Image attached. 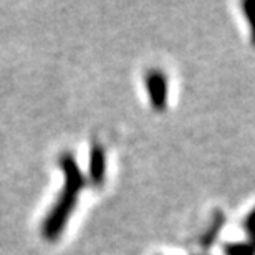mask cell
<instances>
[{
    "mask_svg": "<svg viewBox=\"0 0 255 255\" xmlns=\"http://www.w3.org/2000/svg\"><path fill=\"white\" fill-rule=\"evenodd\" d=\"M60 164H62V169L65 172V187L43 222V236L48 241H55L62 234L76 204V196L83 187V177H81V172L73 157L68 154L62 156Z\"/></svg>",
    "mask_w": 255,
    "mask_h": 255,
    "instance_id": "obj_1",
    "label": "cell"
},
{
    "mask_svg": "<svg viewBox=\"0 0 255 255\" xmlns=\"http://www.w3.org/2000/svg\"><path fill=\"white\" fill-rule=\"evenodd\" d=\"M147 88L151 91V100L157 110H162L166 105V80L159 71H152L147 76Z\"/></svg>",
    "mask_w": 255,
    "mask_h": 255,
    "instance_id": "obj_2",
    "label": "cell"
},
{
    "mask_svg": "<svg viewBox=\"0 0 255 255\" xmlns=\"http://www.w3.org/2000/svg\"><path fill=\"white\" fill-rule=\"evenodd\" d=\"M90 171L91 176H93L95 181H101L103 179V172H105V156L103 151L100 147H93L91 151V161H90Z\"/></svg>",
    "mask_w": 255,
    "mask_h": 255,
    "instance_id": "obj_3",
    "label": "cell"
},
{
    "mask_svg": "<svg viewBox=\"0 0 255 255\" xmlns=\"http://www.w3.org/2000/svg\"><path fill=\"white\" fill-rule=\"evenodd\" d=\"M244 7H246L247 18H249V23H251V30H252V37L255 42V2H247Z\"/></svg>",
    "mask_w": 255,
    "mask_h": 255,
    "instance_id": "obj_4",
    "label": "cell"
},
{
    "mask_svg": "<svg viewBox=\"0 0 255 255\" xmlns=\"http://www.w3.org/2000/svg\"><path fill=\"white\" fill-rule=\"evenodd\" d=\"M247 231L255 234V211L251 214V217L247 219Z\"/></svg>",
    "mask_w": 255,
    "mask_h": 255,
    "instance_id": "obj_5",
    "label": "cell"
}]
</instances>
